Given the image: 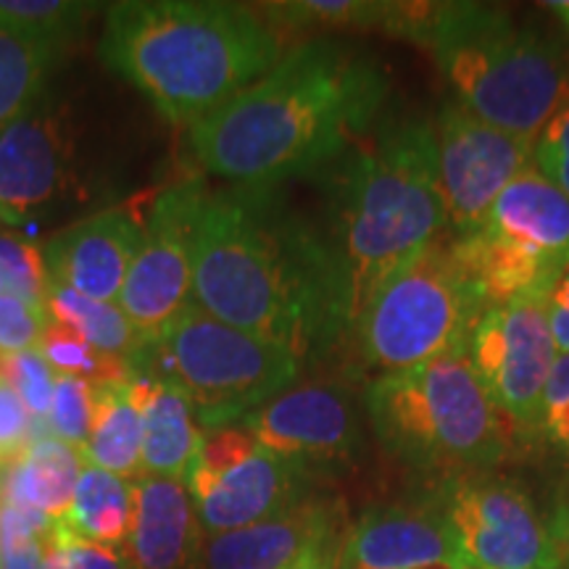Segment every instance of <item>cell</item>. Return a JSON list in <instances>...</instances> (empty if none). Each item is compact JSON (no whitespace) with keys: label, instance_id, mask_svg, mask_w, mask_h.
<instances>
[{"label":"cell","instance_id":"13","mask_svg":"<svg viewBox=\"0 0 569 569\" xmlns=\"http://www.w3.org/2000/svg\"><path fill=\"white\" fill-rule=\"evenodd\" d=\"M432 138L448 232L461 238L478 230L498 196L530 167L532 146L482 122L457 98L440 106Z\"/></svg>","mask_w":569,"mask_h":569},{"label":"cell","instance_id":"26","mask_svg":"<svg viewBox=\"0 0 569 569\" xmlns=\"http://www.w3.org/2000/svg\"><path fill=\"white\" fill-rule=\"evenodd\" d=\"M61 48L0 27V134L46 96Z\"/></svg>","mask_w":569,"mask_h":569},{"label":"cell","instance_id":"23","mask_svg":"<svg viewBox=\"0 0 569 569\" xmlns=\"http://www.w3.org/2000/svg\"><path fill=\"white\" fill-rule=\"evenodd\" d=\"M92 422L84 446V465L138 480L142 475V393L138 375L124 380L90 382Z\"/></svg>","mask_w":569,"mask_h":569},{"label":"cell","instance_id":"30","mask_svg":"<svg viewBox=\"0 0 569 569\" xmlns=\"http://www.w3.org/2000/svg\"><path fill=\"white\" fill-rule=\"evenodd\" d=\"M92 422V393L90 380L71 375H56L53 398L48 417L42 419V432L63 440L77 451H84Z\"/></svg>","mask_w":569,"mask_h":569},{"label":"cell","instance_id":"14","mask_svg":"<svg viewBox=\"0 0 569 569\" xmlns=\"http://www.w3.org/2000/svg\"><path fill=\"white\" fill-rule=\"evenodd\" d=\"M267 451L315 472L351 461L365 443L361 411L338 382H306L277 393L243 422Z\"/></svg>","mask_w":569,"mask_h":569},{"label":"cell","instance_id":"34","mask_svg":"<svg viewBox=\"0 0 569 569\" xmlns=\"http://www.w3.org/2000/svg\"><path fill=\"white\" fill-rule=\"evenodd\" d=\"M51 311L6 290L0 293V356L40 351L51 327Z\"/></svg>","mask_w":569,"mask_h":569},{"label":"cell","instance_id":"27","mask_svg":"<svg viewBox=\"0 0 569 569\" xmlns=\"http://www.w3.org/2000/svg\"><path fill=\"white\" fill-rule=\"evenodd\" d=\"M48 311L53 322L69 327L96 351L117 356V359L132 361L148 340L134 330V325L119 309V303L92 301L88 296L74 293L67 284L53 282L48 288Z\"/></svg>","mask_w":569,"mask_h":569},{"label":"cell","instance_id":"43","mask_svg":"<svg viewBox=\"0 0 569 569\" xmlns=\"http://www.w3.org/2000/svg\"><path fill=\"white\" fill-rule=\"evenodd\" d=\"M0 293H6V277L0 272Z\"/></svg>","mask_w":569,"mask_h":569},{"label":"cell","instance_id":"19","mask_svg":"<svg viewBox=\"0 0 569 569\" xmlns=\"http://www.w3.org/2000/svg\"><path fill=\"white\" fill-rule=\"evenodd\" d=\"M336 536H340L336 507L306 496L264 522L206 536L201 569H290L306 551Z\"/></svg>","mask_w":569,"mask_h":569},{"label":"cell","instance_id":"20","mask_svg":"<svg viewBox=\"0 0 569 569\" xmlns=\"http://www.w3.org/2000/svg\"><path fill=\"white\" fill-rule=\"evenodd\" d=\"M206 532L188 482L140 475L124 559L130 569H201Z\"/></svg>","mask_w":569,"mask_h":569},{"label":"cell","instance_id":"39","mask_svg":"<svg viewBox=\"0 0 569 569\" xmlns=\"http://www.w3.org/2000/svg\"><path fill=\"white\" fill-rule=\"evenodd\" d=\"M543 306L546 317H549L553 343H557L559 353H569V256L561 261L549 288H546Z\"/></svg>","mask_w":569,"mask_h":569},{"label":"cell","instance_id":"29","mask_svg":"<svg viewBox=\"0 0 569 569\" xmlns=\"http://www.w3.org/2000/svg\"><path fill=\"white\" fill-rule=\"evenodd\" d=\"M40 353L46 356L48 365L56 375L82 377V380H124L132 375L130 361L117 359V356L96 351L88 340H82L77 332L59 322H51L46 338L40 343Z\"/></svg>","mask_w":569,"mask_h":569},{"label":"cell","instance_id":"40","mask_svg":"<svg viewBox=\"0 0 569 569\" xmlns=\"http://www.w3.org/2000/svg\"><path fill=\"white\" fill-rule=\"evenodd\" d=\"M346 538H327L322 543H317L315 549H309L301 559L296 561L290 569H338L340 549H343Z\"/></svg>","mask_w":569,"mask_h":569},{"label":"cell","instance_id":"35","mask_svg":"<svg viewBox=\"0 0 569 569\" xmlns=\"http://www.w3.org/2000/svg\"><path fill=\"white\" fill-rule=\"evenodd\" d=\"M0 372L9 377L11 386L17 388L19 398L24 401L27 411H30L34 419L48 417V409H51V398H53L56 372L46 361V356L40 351L0 356Z\"/></svg>","mask_w":569,"mask_h":569},{"label":"cell","instance_id":"24","mask_svg":"<svg viewBox=\"0 0 569 569\" xmlns=\"http://www.w3.org/2000/svg\"><path fill=\"white\" fill-rule=\"evenodd\" d=\"M82 467L84 457L77 448L40 432L32 438L30 448L6 467L0 498L19 507L38 509L59 522L71 507Z\"/></svg>","mask_w":569,"mask_h":569},{"label":"cell","instance_id":"37","mask_svg":"<svg viewBox=\"0 0 569 569\" xmlns=\"http://www.w3.org/2000/svg\"><path fill=\"white\" fill-rule=\"evenodd\" d=\"M540 440L569 457V353H559L540 407Z\"/></svg>","mask_w":569,"mask_h":569},{"label":"cell","instance_id":"11","mask_svg":"<svg viewBox=\"0 0 569 569\" xmlns=\"http://www.w3.org/2000/svg\"><path fill=\"white\" fill-rule=\"evenodd\" d=\"M482 386L515 427L519 443L540 440V407L557 361L543 293L488 306L467 348Z\"/></svg>","mask_w":569,"mask_h":569},{"label":"cell","instance_id":"31","mask_svg":"<svg viewBox=\"0 0 569 569\" xmlns=\"http://www.w3.org/2000/svg\"><path fill=\"white\" fill-rule=\"evenodd\" d=\"M259 448V440L240 422L217 427V430H206L201 451H198L196 465L188 475L190 496L201 493L203 488H209L213 480L222 478L224 472H230L232 467H238L240 461H246Z\"/></svg>","mask_w":569,"mask_h":569},{"label":"cell","instance_id":"6","mask_svg":"<svg viewBox=\"0 0 569 569\" xmlns=\"http://www.w3.org/2000/svg\"><path fill=\"white\" fill-rule=\"evenodd\" d=\"M365 409L388 453L440 480L493 472L519 443L467 351L377 375L365 390Z\"/></svg>","mask_w":569,"mask_h":569},{"label":"cell","instance_id":"1","mask_svg":"<svg viewBox=\"0 0 569 569\" xmlns=\"http://www.w3.org/2000/svg\"><path fill=\"white\" fill-rule=\"evenodd\" d=\"M193 303L288 348L301 365L322 359L351 332L346 274L327 227L303 217L280 184L206 190Z\"/></svg>","mask_w":569,"mask_h":569},{"label":"cell","instance_id":"5","mask_svg":"<svg viewBox=\"0 0 569 569\" xmlns=\"http://www.w3.org/2000/svg\"><path fill=\"white\" fill-rule=\"evenodd\" d=\"M453 98L482 122L536 142L569 103V32L519 21L493 3H432L422 34Z\"/></svg>","mask_w":569,"mask_h":569},{"label":"cell","instance_id":"36","mask_svg":"<svg viewBox=\"0 0 569 569\" xmlns=\"http://www.w3.org/2000/svg\"><path fill=\"white\" fill-rule=\"evenodd\" d=\"M532 167L569 198V103L538 132L532 142Z\"/></svg>","mask_w":569,"mask_h":569},{"label":"cell","instance_id":"25","mask_svg":"<svg viewBox=\"0 0 569 569\" xmlns=\"http://www.w3.org/2000/svg\"><path fill=\"white\" fill-rule=\"evenodd\" d=\"M61 522L77 536L124 553L134 522V480L84 465Z\"/></svg>","mask_w":569,"mask_h":569},{"label":"cell","instance_id":"44","mask_svg":"<svg viewBox=\"0 0 569 569\" xmlns=\"http://www.w3.org/2000/svg\"><path fill=\"white\" fill-rule=\"evenodd\" d=\"M3 475H6V467L0 465V482H3Z\"/></svg>","mask_w":569,"mask_h":569},{"label":"cell","instance_id":"12","mask_svg":"<svg viewBox=\"0 0 569 569\" xmlns=\"http://www.w3.org/2000/svg\"><path fill=\"white\" fill-rule=\"evenodd\" d=\"M206 188L182 182L169 188L153 203L140 251L127 277L119 309L148 343L172 325V319L193 301L196 230Z\"/></svg>","mask_w":569,"mask_h":569},{"label":"cell","instance_id":"33","mask_svg":"<svg viewBox=\"0 0 569 569\" xmlns=\"http://www.w3.org/2000/svg\"><path fill=\"white\" fill-rule=\"evenodd\" d=\"M46 569H130L122 551L77 536L61 519L46 540Z\"/></svg>","mask_w":569,"mask_h":569},{"label":"cell","instance_id":"18","mask_svg":"<svg viewBox=\"0 0 569 569\" xmlns=\"http://www.w3.org/2000/svg\"><path fill=\"white\" fill-rule=\"evenodd\" d=\"M311 472L264 446L193 496L206 536L264 522L296 507L309 493Z\"/></svg>","mask_w":569,"mask_h":569},{"label":"cell","instance_id":"15","mask_svg":"<svg viewBox=\"0 0 569 569\" xmlns=\"http://www.w3.org/2000/svg\"><path fill=\"white\" fill-rule=\"evenodd\" d=\"M71 167L67 122L42 98L0 134V222L27 224L59 198Z\"/></svg>","mask_w":569,"mask_h":569},{"label":"cell","instance_id":"45","mask_svg":"<svg viewBox=\"0 0 569 569\" xmlns=\"http://www.w3.org/2000/svg\"><path fill=\"white\" fill-rule=\"evenodd\" d=\"M561 569H565V567H561Z\"/></svg>","mask_w":569,"mask_h":569},{"label":"cell","instance_id":"16","mask_svg":"<svg viewBox=\"0 0 569 569\" xmlns=\"http://www.w3.org/2000/svg\"><path fill=\"white\" fill-rule=\"evenodd\" d=\"M465 569L436 496L375 507L340 549L338 569Z\"/></svg>","mask_w":569,"mask_h":569},{"label":"cell","instance_id":"7","mask_svg":"<svg viewBox=\"0 0 569 569\" xmlns=\"http://www.w3.org/2000/svg\"><path fill=\"white\" fill-rule=\"evenodd\" d=\"M482 311L478 288L443 238L375 284L348 338L361 365L393 375L467 351Z\"/></svg>","mask_w":569,"mask_h":569},{"label":"cell","instance_id":"32","mask_svg":"<svg viewBox=\"0 0 569 569\" xmlns=\"http://www.w3.org/2000/svg\"><path fill=\"white\" fill-rule=\"evenodd\" d=\"M0 272L6 277L9 293L48 309L51 274H48L46 256L38 246L17 238V234L0 232Z\"/></svg>","mask_w":569,"mask_h":569},{"label":"cell","instance_id":"3","mask_svg":"<svg viewBox=\"0 0 569 569\" xmlns=\"http://www.w3.org/2000/svg\"><path fill=\"white\" fill-rule=\"evenodd\" d=\"M284 56L259 6L227 0H124L106 9L101 59L169 122L193 127Z\"/></svg>","mask_w":569,"mask_h":569},{"label":"cell","instance_id":"22","mask_svg":"<svg viewBox=\"0 0 569 569\" xmlns=\"http://www.w3.org/2000/svg\"><path fill=\"white\" fill-rule=\"evenodd\" d=\"M264 17L284 32L315 30H377L422 42L432 3H398V0H298V3L259 6Z\"/></svg>","mask_w":569,"mask_h":569},{"label":"cell","instance_id":"4","mask_svg":"<svg viewBox=\"0 0 569 569\" xmlns=\"http://www.w3.org/2000/svg\"><path fill=\"white\" fill-rule=\"evenodd\" d=\"M319 177L327 184L325 227L343 267L353 325L382 277L422 248L451 238L432 122L401 113L377 119Z\"/></svg>","mask_w":569,"mask_h":569},{"label":"cell","instance_id":"9","mask_svg":"<svg viewBox=\"0 0 569 569\" xmlns=\"http://www.w3.org/2000/svg\"><path fill=\"white\" fill-rule=\"evenodd\" d=\"M448 240L486 309L546 293L569 256V198L530 163L478 230Z\"/></svg>","mask_w":569,"mask_h":569},{"label":"cell","instance_id":"2","mask_svg":"<svg viewBox=\"0 0 569 569\" xmlns=\"http://www.w3.org/2000/svg\"><path fill=\"white\" fill-rule=\"evenodd\" d=\"M390 77L372 51L311 38L251 88L188 127L190 151L230 184H282L325 172L380 119Z\"/></svg>","mask_w":569,"mask_h":569},{"label":"cell","instance_id":"28","mask_svg":"<svg viewBox=\"0 0 569 569\" xmlns=\"http://www.w3.org/2000/svg\"><path fill=\"white\" fill-rule=\"evenodd\" d=\"M98 9L101 3L80 0H0V27L63 48Z\"/></svg>","mask_w":569,"mask_h":569},{"label":"cell","instance_id":"38","mask_svg":"<svg viewBox=\"0 0 569 569\" xmlns=\"http://www.w3.org/2000/svg\"><path fill=\"white\" fill-rule=\"evenodd\" d=\"M34 436V417L27 411L9 377L0 372V465H13L30 448Z\"/></svg>","mask_w":569,"mask_h":569},{"label":"cell","instance_id":"8","mask_svg":"<svg viewBox=\"0 0 569 569\" xmlns=\"http://www.w3.org/2000/svg\"><path fill=\"white\" fill-rule=\"evenodd\" d=\"M130 367L174 382L193 403L203 432L243 422L301 375V359L288 348L238 330L193 301Z\"/></svg>","mask_w":569,"mask_h":569},{"label":"cell","instance_id":"21","mask_svg":"<svg viewBox=\"0 0 569 569\" xmlns=\"http://www.w3.org/2000/svg\"><path fill=\"white\" fill-rule=\"evenodd\" d=\"M134 375L142 393V475L188 482L203 443L193 403L174 382L146 372Z\"/></svg>","mask_w":569,"mask_h":569},{"label":"cell","instance_id":"10","mask_svg":"<svg viewBox=\"0 0 569 569\" xmlns=\"http://www.w3.org/2000/svg\"><path fill=\"white\" fill-rule=\"evenodd\" d=\"M465 569H561L553 528L517 480L493 472L443 480L436 493Z\"/></svg>","mask_w":569,"mask_h":569},{"label":"cell","instance_id":"17","mask_svg":"<svg viewBox=\"0 0 569 569\" xmlns=\"http://www.w3.org/2000/svg\"><path fill=\"white\" fill-rule=\"evenodd\" d=\"M142 230L146 224L127 209H109L71 224L53 234L42 251L48 274L92 301L119 303L140 251Z\"/></svg>","mask_w":569,"mask_h":569},{"label":"cell","instance_id":"42","mask_svg":"<svg viewBox=\"0 0 569 569\" xmlns=\"http://www.w3.org/2000/svg\"><path fill=\"white\" fill-rule=\"evenodd\" d=\"M549 9L553 17L561 19V24H565V30L569 32V0H561V3H549Z\"/></svg>","mask_w":569,"mask_h":569},{"label":"cell","instance_id":"41","mask_svg":"<svg viewBox=\"0 0 569 569\" xmlns=\"http://www.w3.org/2000/svg\"><path fill=\"white\" fill-rule=\"evenodd\" d=\"M551 528H553V538H557V546L561 553V565H565V569H569V498L567 501H561L559 509L553 511Z\"/></svg>","mask_w":569,"mask_h":569}]
</instances>
